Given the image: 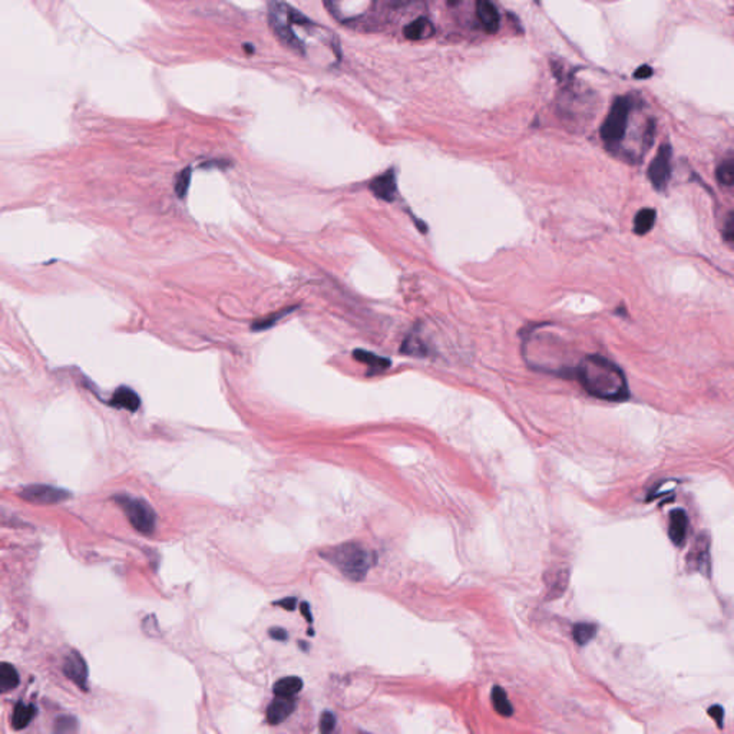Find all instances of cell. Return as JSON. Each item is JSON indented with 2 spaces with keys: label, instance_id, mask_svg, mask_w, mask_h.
Listing matches in <instances>:
<instances>
[{
  "label": "cell",
  "instance_id": "9",
  "mask_svg": "<svg viewBox=\"0 0 734 734\" xmlns=\"http://www.w3.org/2000/svg\"><path fill=\"white\" fill-rule=\"evenodd\" d=\"M65 676L69 680H72L76 686L82 690L88 689V665L85 658H83L78 652H71L65 658L63 664Z\"/></svg>",
  "mask_w": 734,
  "mask_h": 734
},
{
  "label": "cell",
  "instance_id": "33",
  "mask_svg": "<svg viewBox=\"0 0 734 734\" xmlns=\"http://www.w3.org/2000/svg\"><path fill=\"white\" fill-rule=\"evenodd\" d=\"M653 75V69L649 68V66L644 65V66H640V68L636 71V74H634V76H636L637 79H647Z\"/></svg>",
  "mask_w": 734,
  "mask_h": 734
},
{
  "label": "cell",
  "instance_id": "13",
  "mask_svg": "<svg viewBox=\"0 0 734 734\" xmlns=\"http://www.w3.org/2000/svg\"><path fill=\"white\" fill-rule=\"evenodd\" d=\"M689 529V516L682 509H676L670 515V525H669V535L674 545L681 546L686 541Z\"/></svg>",
  "mask_w": 734,
  "mask_h": 734
},
{
  "label": "cell",
  "instance_id": "3",
  "mask_svg": "<svg viewBox=\"0 0 734 734\" xmlns=\"http://www.w3.org/2000/svg\"><path fill=\"white\" fill-rule=\"evenodd\" d=\"M630 112L631 99L628 96L616 98L599 131L607 148H615L623 142L628 128Z\"/></svg>",
  "mask_w": 734,
  "mask_h": 734
},
{
  "label": "cell",
  "instance_id": "6",
  "mask_svg": "<svg viewBox=\"0 0 734 734\" xmlns=\"http://www.w3.org/2000/svg\"><path fill=\"white\" fill-rule=\"evenodd\" d=\"M671 146L663 144L648 166V178L657 191H664L671 178Z\"/></svg>",
  "mask_w": 734,
  "mask_h": 734
},
{
  "label": "cell",
  "instance_id": "8",
  "mask_svg": "<svg viewBox=\"0 0 734 734\" xmlns=\"http://www.w3.org/2000/svg\"><path fill=\"white\" fill-rule=\"evenodd\" d=\"M710 538L706 533L700 535L687 554V568L690 571L710 575Z\"/></svg>",
  "mask_w": 734,
  "mask_h": 734
},
{
  "label": "cell",
  "instance_id": "18",
  "mask_svg": "<svg viewBox=\"0 0 734 734\" xmlns=\"http://www.w3.org/2000/svg\"><path fill=\"white\" fill-rule=\"evenodd\" d=\"M302 689H303L302 678L296 677V676H287L285 678L278 680L274 684L273 691L276 697H294Z\"/></svg>",
  "mask_w": 734,
  "mask_h": 734
},
{
  "label": "cell",
  "instance_id": "2",
  "mask_svg": "<svg viewBox=\"0 0 734 734\" xmlns=\"http://www.w3.org/2000/svg\"><path fill=\"white\" fill-rule=\"evenodd\" d=\"M320 555L329 561L350 581H363L375 564V554L359 542H344L322 550Z\"/></svg>",
  "mask_w": 734,
  "mask_h": 734
},
{
  "label": "cell",
  "instance_id": "34",
  "mask_svg": "<svg viewBox=\"0 0 734 734\" xmlns=\"http://www.w3.org/2000/svg\"><path fill=\"white\" fill-rule=\"evenodd\" d=\"M300 608H302V614H303L304 619H306L309 623H311V621H313V615H311V610H310L309 603H302V607H300Z\"/></svg>",
  "mask_w": 734,
  "mask_h": 734
},
{
  "label": "cell",
  "instance_id": "19",
  "mask_svg": "<svg viewBox=\"0 0 734 734\" xmlns=\"http://www.w3.org/2000/svg\"><path fill=\"white\" fill-rule=\"evenodd\" d=\"M656 216L657 212L653 208H644L638 211L636 219H634V232L638 236H644L652 231L656 224Z\"/></svg>",
  "mask_w": 734,
  "mask_h": 734
},
{
  "label": "cell",
  "instance_id": "26",
  "mask_svg": "<svg viewBox=\"0 0 734 734\" xmlns=\"http://www.w3.org/2000/svg\"><path fill=\"white\" fill-rule=\"evenodd\" d=\"M78 729V720L74 715H60L54 724V734H74Z\"/></svg>",
  "mask_w": 734,
  "mask_h": 734
},
{
  "label": "cell",
  "instance_id": "24",
  "mask_svg": "<svg viewBox=\"0 0 734 734\" xmlns=\"http://www.w3.org/2000/svg\"><path fill=\"white\" fill-rule=\"evenodd\" d=\"M400 352H402L403 355L418 356V357H423L427 355L425 343L421 340L419 336H416V335H410L405 339L402 347H400Z\"/></svg>",
  "mask_w": 734,
  "mask_h": 734
},
{
  "label": "cell",
  "instance_id": "14",
  "mask_svg": "<svg viewBox=\"0 0 734 734\" xmlns=\"http://www.w3.org/2000/svg\"><path fill=\"white\" fill-rule=\"evenodd\" d=\"M353 357L359 363H363L369 367V375H379V373L386 372L392 364L390 359L377 356L372 352H367V350L364 348H356L353 352Z\"/></svg>",
  "mask_w": 734,
  "mask_h": 734
},
{
  "label": "cell",
  "instance_id": "4",
  "mask_svg": "<svg viewBox=\"0 0 734 734\" xmlns=\"http://www.w3.org/2000/svg\"><path fill=\"white\" fill-rule=\"evenodd\" d=\"M115 502L125 512L129 524L142 535H151L157 526V513L145 499L131 495H116Z\"/></svg>",
  "mask_w": 734,
  "mask_h": 734
},
{
  "label": "cell",
  "instance_id": "16",
  "mask_svg": "<svg viewBox=\"0 0 734 734\" xmlns=\"http://www.w3.org/2000/svg\"><path fill=\"white\" fill-rule=\"evenodd\" d=\"M35 715H36L35 706L19 702L14 706L13 713H12V727L14 730H23L30 724L33 719H35Z\"/></svg>",
  "mask_w": 734,
  "mask_h": 734
},
{
  "label": "cell",
  "instance_id": "12",
  "mask_svg": "<svg viewBox=\"0 0 734 734\" xmlns=\"http://www.w3.org/2000/svg\"><path fill=\"white\" fill-rule=\"evenodd\" d=\"M476 18L479 23L482 25L483 30H485L487 33L493 35V33L498 32L499 25H500V18H499V12L493 3L487 2V0H480V2H478Z\"/></svg>",
  "mask_w": 734,
  "mask_h": 734
},
{
  "label": "cell",
  "instance_id": "5",
  "mask_svg": "<svg viewBox=\"0 0 734 734\" xmlns=\"http://www.w3.org/2000/svg\"><path fill=\"white\" fill-rule=\"evenodd\" d=\"M287 3L273 2L269 5V25L271 30L274 32L276 38L281 45L289 47L294 54L304 56L306 55V46L304 42L297 36V33L293 30V25L289 22L287 12H286Z\"/></svg>",
  "mask_w": 734,
  "mask_h": 734
},
{
  "label": "cell",
  "instance_id": "10",
  "mask_svg": "<svg viewBox=\"0 0 734 734\" xmlns=\"http://www.w3.org/2000/svg\"><path fill=\"white\" fill-rule=\"evenodd\" d=\"M296 707L297 700L294 697H276L271 704L267 707V723L271 726L282 723L293 714Z\"/></svg>",
  "mask_w": 734,
  "mask_h": 734
},
{
  "label": "cell",
  "instance_id": "25",
  "mask_svg": "<svg viewBox=\"0 0 734 734\" xmlns=\"http://www.w3.org/2000/svg\"><path fill=\"white\" fill-rule=\"evenodd\" d=\"M294 309H296V307H289V309H285V310H281V311L273 313L271 315H267V317H264V319L257 320L256 323H253L252 330H253V331H263V330L270 329V327H273L277 322H280V320L282 319V317H286L287 314H290L291 311H294Z\"/></svg>",
  "mask_w": 734,
  "mask_h": 734
},
{
  "label": "cell",
  "instance_id": "28",
  "mask_svg": "<svg viewBox=\"0 0 734 734\" xmlns=\"http://www.w3.org/2000/svg\"><path fill=\"white\" fill-rule=\"evenodd\" d=\"M336 723H337V719L336 715L333 714L331 711H323L322 717H320V733L322 734H333V731H335L336 729Z\"/></svg>",
  "mask_w": 734,
  "mask_h": 734
},
{
  "label": "cell",
  "instance_id": "1",
  "mask_svg": "<svg viewBox=\"0 0 734 734\" xmlns=\"http://www.w3.org/2000/svg\"><path fill=\"white\" fill-rule=\"evenodd\" d=\"M577 377L590 394L619 402L628 397L627 379L615 363L603 356H587L577 367Z\"/></svg>",
  "mask_w": 734,
  "mask_h": 734
},
{
  "label": "cell",
  "instance_id": "11",
  "mask_svg": "<svg viewBox=\"0 0 734 734\" xmlns=\"http://www.w3.org/2000/svg\"><path fill=\"white\" fill-rule=\"evenodd\" d=\"M370 191L380 199L385 201H393L397 194L396 186V174L393 170L383 173L370 182Z\"/></svg>",
  "mask_w": 734,
  "mask_h": 734
},
{
  "label": "cell",
  "instance_id": "20",
  "mask_svg": "<svg viewBox=\"0 0 734 734\" xmlns=\"http://www.w3.org/2000/svg\"><path fill=\"white\" fill-rule=\"evenodd\" d=\"M491 698H492V706L495 707V710H496V713L499 715L511 717L513 714V707H512V704L509 702L507 691L502 687L493 686L492 687V693H491Z\"/></svg>",
  "mask_w": 734,
  "mask_h": 734
},
{
  "label": "cell",
  "instance_id": "29",
  "mask_svg": "<svg viewBox=\"0 0 734 734\" xmlns=\"http://www.w3.org/2000/svg\"><path fill=\"white\" fill-rule=\"evenodd\" d=\"M723 236H724L726 241L731 245L733 241H734V215H733V211H730L729 215H727V220H726L724 230H723Z\"/></svg>",
  "mask_w": 734,
  "mask_h": 734
},
{
  "label": "cell",
  "instance_id": "15",
  "mask_svg": "<svg viewBox=\"0 0 734 734\" xmlns=\"http://www.w3.org/2000/svg\"><path fill=\"white\" fill-rule=\"evenodd\" d=\"M111 405L118 408V409H125V410H129V412H137L141 406V399L138 396L137 392H133L131 388H126V386H121L115 390V393L112 394V399H111Z\"/></svg>",
  "mask_w": 734,
  "mask_h": 734
},
{
  "label": "cell",
  "instance_id": "7",
  "mask_svg": "<svg viewBox=\"0 0 734 734\" xmlns=\"http://www.w3.org/2000/svg\"><path fill=\"white\" fill-rule=\"evenodd\" d=\"M19 496L29 504L35 505H55L65 502L71 496L68 491L51 485H30L25 487Z\"/></svg>",
  "mask_w": 734,
  "mask_h": 734
},
{
  "label": "cell",
  "instance_id": "27",
  "mask_svg": "<svg viewBox=\"0 0 734 734\" xmlns=\"http://www.w3.org/2000/svg\"><path fill=\"white\" fill-rule=\"evenodd\" d=\"M191 177H192V171H191V168L182 170V171L178 174L177 181H175V194H177L179 198H186V195H187V192H188V188H190Z\"/></svg>",
  "mask_w": 734,
  "mask_h": 734
},
{
  "label": "cell",
  "instance_id": "32",
  "mask_svg": "<svg viewBox=\"0 0 734 734\" xmlns=\"http://www.w3.org/2000/svg\"><path fill=\"white\" fill-rule=\"evenodd\" d=\"M296 604H297V599L294 597H287L285 599H280V601L274 603V605H278L281 608H285L287 611H293L296 610Z\"/></svg>",
  "mask_w": 734,
  "mask_h": 734
},
{
  "label": "cell",
  "instance_id": "23",
  "mask_svg": "<svg viewBox=\"0 0 734 734\" xmlns=\"http://www.w3.org/2000/svg\"><path fill=\"white\" fill-rule=\"evenodd\" d=\"M597 634V625L590 623H579L572 627V638L578 645L588 644Z\"/></svg>",
  "mask_w": 734,
  "mask_h": 734
},
{
  "label": "cell",
  "instance_id": "30",
  "mask_svg": "<svg viewBox=\"0 0 734 734\" xmlns=\"http://www.w3.org/2000/svg\"><path fill=\"white\" fill-rule=\"evenodd\" d=\"M709 715L713 717V719L717 723V726H719L720 729L724 726V709L722 706H719V704L711 706L709 709Z\"/></svg>",
  "mask_w": 734,
  "mask_h": 734
},
{
  "label": "cell",
  "instance_id": "31",
  "mask_svg": "<svg viewBox=\"0 0 734 734\" xmlns=\"http://www.w3.org/2000/svg\"><path fill=\"white\" fill-rule=\"evenodd\" d=\"M269 636L274 641H287L289 640V632L285 628H281V627H271L269 630Z\"/></svg>",
  "mask_w": 734,
  "mask_h": 734
},
{
  "label": "cell",
  "instance_id": "21",
  "mask_svg": "<svg viewBox=\"0 0 734 734\" xmlns=\"http://www.w3.org/2000/svg\"><path fill=\"white\" fill-rule=\"evenodd\" d=\"M19 684V674L12 664H0V691H9Z\"/></svg>",
  "mask_w": 734,
  "mask_h": 734
},
{
  "label": "cell",
  "instance_id": "35",
  "mask_svg": "<svg viewBox=\"0 0 734 734\" xmlns=\"http://www.w3.org/2000/svg\"><path fill=\"white\" fill-rule=\"evenodd\" d=\"M360 734H372V733H367V731H360Z\"/></svg>",
  "mask_w": 734,
  "mask_h": 734
},
{
  "label": "cell",
  "instance_id": "22",
  "mask_svg": "<svg viewBox=\"0 0 734 734\" xmlns=\"http://www.w3.org/2000/svg\"><path fill=\"white\" fill-rule=\"evenodd\" d=\"M715 178L722 187H727V188L733 187V184H734V159L733 158L724 159L719 166H717Z\"/></svg>",
  "mask_w": 734,
  "mask_h": 734
},
{
  "label": "cell",
  "instance_id": "17",
  "mask_svg": "<svg viewBox=\"0 0 734 734\" xmlns=\"http://www.w3.org/2000/svg\"><path fill=\"white\" fill-rule=\"evenodd\" d=\"M433 32H435V29H433L432 22L426 18L414 19L412 23H409L403 29L405 36L410 41H421V39L429 38L433 35Z\"/></svg>",
  "mask_w": 734,
  "mask_h": 734
}]
</instances>
